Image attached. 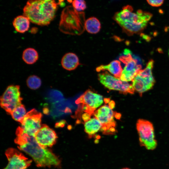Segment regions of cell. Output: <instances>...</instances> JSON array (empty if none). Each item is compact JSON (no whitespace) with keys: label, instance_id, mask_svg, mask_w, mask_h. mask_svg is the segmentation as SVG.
Listing matches in <instances>:
<instances>
[{"label":"cell","instance_id":"6da1fadb","mask_svg":"<svg viewBox=\"0 0 169 169\" xmlns=\"http://www.w3.org/2000/svg\"><path fill=\"white\" fill-rule=\"evenodd\" d=\"M15 143L18 148L31 156L38 167H60L61 161L47 148L40 146L34 136L23 133L18 128L16 131Z\"/></svg>","mask_w":169,"mask_h":169},{"label":"cell","instance_id":"7a4b0ae2","mask_svg":"<svg viewBox=\"0 0 169 169\" xmlns=\"http://www.w3.org/2000/svg\"><path fill=\"white\" fill-rule=\"evenodd\" d=\"M58 4L54 0H28L23 8V15L34 24L47 26L55 18Z\"/></svg>","mask_w":169,"mask_h":169},{"label":"cell","instance_id":"3957f363","mask_svg":"<svg viewBox=\"0 0 169 169\" xmlns=\"http://www.w3.org/2000/svg\"><path fill=\"white\" fill-rule=\"evenodd\" d=\"M152 16L150 13L140 9L134 13L132 7L127 5L115 13L114 19L125 30L135 33L144 29Z\"/></svg>","mask_w":169,"mask_h":169},{"label":"cell","instance_id":"277c9868","mask_svg":"<svg viewBox=\"0 0 169 169\" xmlns=\"http://www.w3.org/2000/svg\"><path fill=\"white\" fill-rule=\"evenodd\" d=\"M85 14L73 6H68L63 10L59 24L60 30L65 33L80 34L84 31Z\"/></svg>","mask_w":169,"mask_h":169},{"label":"cell","instance_id":"5b68a950","mask_svg":"<svg viewBox=\"0 0 169 169\" xmlns=\"http://www.w3.org/2000/svg\"><path fill=\"white\" fill-rule=\"evenodd\" d=\"M140 145L148 150L155 149L157 146L152 124L150 121L139 119L136 124Z\"/></svg>","mask_w":169,"mask_h":169},{"label":"cell","instance_id":"8992f818","mask_svg":"<svg viewBox=\"0 0 169 169\" xmlns=\"http://www.w3.org/2000/svg\"><path fill=\"white\" fill-rule=\"evenodd\" d=\"M153 64V60L149 61L146 68L141 70L132 81L134 89L141 95L151 89L154 84L155 80L152 74Z\"/></svg>","mask_w":169,"mask_h":169},{"label":"cell","instance_id":"52a82bcc","mask_svg":"<svg viewBox=\"0 0 169 169\" xmlns=\"http://www.w3.org/2000/svg\"><path fill=\"white\" fill-rule=\"evenodd\" d=\"M98 78L102 84L110 90H117L124 94L134 93L132 84L112 76L106 71L99 74Z\"/></svg>","mask_w":169,"mask_h":169},{"label":"cell","instance_id":"ba28073f","mask_svg":"<svg viewBox=\"0 0 169 169\" xmlns=\"http://www.w3.org/2000/svg\"><path fill=\"white\" fill-rule=\"evenodd\" d=\"M19 86L11 85L8 86L0 98V105L8 114L18 106L21 104L22 98L20 96Z\"/></svg>","mask_w":169,"mask_h":169},{"label":"cell","instance_id":"9c48e42d","mask_svg":"<svg viewBox=\"0 0 169 169\" xmlns=\"http://www.w3.org/2000/svg\"><path fill=\"white\" fill-rule=\"evenodd\" d=\"M129 50L126 49L124 52V55L119 58L120 60L125 64L120 78L123 81H133L141 70V65L138 64L137 59L133 58Z\"/></svg>","mask_w":169,"mask_h":169},{"label":"cell","instance_id":"30bf717a","mask_svg":"<svg viewBox=\"0 0 169 169\" xmlns=\"http://www.w3.org/2000/svg\"><path fill=\"white\" fill-rule=\"evenodd\" d=\"M42 114L35 109L28 112L18 128L23 133L34 136L41 128Z\"/></svg>","mask_w":169,"mask_h":169},{"label":"cell","instance_id":"8fae6325","mask_svg":"<svg viewBox=\"0 0 169 169\" xmlns=\"http://www.w3.org/2000/svg\"><path fill=\"white\" fill-rule=\"evenodd\" d=\"M8 161L7 165L4 169H27L32 161L29 160L17 149L10 148L5 152Z\"/></svg>","mask_w":169,"mask_h":169},{"label":"cell","instance_id":"7c38bea8","mask_svg":"<svg viewBox=\"0 0 169 169\" xmlns=\"http://www.w3.org/2000/svg\"><path fill=\"white\" fill-rule=\"evenodd\" d=\"M34 137L40 146L47 148L55 144L57 136L54 131L47 125L43 124L35 134Z\"/></svg>","mask_w":169,"mask_h":169},{"label":"cell","instance_id":"4fadbf2b","mask_svg":"<svg viewBox=\"0 0 169 169\" xmlns=\"http://www.w3.org/2000/svg\"><path fill=\"white\" fill-rule=\"evenodd\" d=\"M95 117L99 120L102 125L106 126L107 131L104 134L108 131L111 127H115L116 122L114 120L115 112L113 111L107 105H104L98 110L95 111L94 113Z\"/></svg>","mask_w":169,"mask_h":169},{"label":"cell","instance_id":"5bb4252c","mask_svg":"<svg viewBox=\"0 0 169 169\" xmlns=\"http://www.w3.org/2000/svg\"><path fill=\"white\" fill-rule=\"evenodd\" d=\"M75 103L86 104L96 109L103 103V96L89 89L75 101Z\"/></svg>","mask_w":169,"mask_h":169},{"label":"cell","instance_id":"9a60e30c","mask_svg":"<svg viewBox=\"0 0 169 169\" xmlns=\"http://www.w3.org/2000/svg\"><path fill=\"white\" fill-rule=\"evenodd\" d=\"M96 70L98 72L108 70L115 77L120 79L123 71L120 62L118 60L112 61L107 65H100L96 68Z\"/></svg>","mask_w":169,"mask_h":169},{"label":"cell","instance_id":"2e32d148","mask_svg":"<svg viewBox=\"0 0 169 169\" xmlns=\"http://www.w3.org/2000/svg\"><path fill=\"white\" fill-rule=\"evenodd\" d=\"M63 68L66 70L71 71L76 69L79 64L77 55L73 53H68L65 54L61 60Z\"/></svg>","mask_w":169,"mask_h":169},{"label":"cell","instance_id":"e0dca14e","mask_svg":"<svg viewBox=\"0 0 169 169\" xmlns=\"http://www.w3.org/2000/svg\"><path fill=\"white\" fill-rule=\"evenodd\" d=\"M30 22L28 18L25 16L20 15L17 16L14 19L13 24L17 32L23 33L28 30Z\"/></svg>","mask_w":169,"mask_h":169},{"label":"cell","instance_id":"ac0fdd59","mask_svg":"<svg viewBox=\"0 0 169 169\" xmlns=\"http://www.w3.org/2000/svg\"><path fill=\"white\" fill-rule=\"evenodd\" d=\"M84 126L85 132L88 134V137L91 138L100 130L102 124L96 118H94L85 122Z\"/></svg>","mask_w":169,"mask_h":169},{"label":"cell","instance_id":"d6986e66","mask_svg":"<svg viewBox=\"0 0 169 169\" xmlns=\"http://www.w3.org/2000/svg\"><path fill=\"white\" fill-rule=\"evenodd\" d=\"M39 55L35 49L28 48L24 49L22 54V59L27 64H32L36 63L38 59Z\"/></svg>","mask_w":169,"mask_h":169},{"label":"cell","instance_id":"ffe728a7","mask_svg":"<svg viewBox=\"0 0 169 169\" xmlns=\"http://www.w3.org/2000/svg\"><path fill=\"white\" fill-rule=\"evenodd\" d=\"M84 28L88 33L91 34H96L100 31L101 24L97 18L91 17L85 21Z\"/></svg>","mask_w":169,"mask_h":169},{"label":"cell","instance_id":"44dd1931","mask_svg":"<svg viewBox=\"0 0 169 169\" xmlns=\"http://www.w3.org/2000/svg\"><path fill=\"white\" fill-rule=\"evenodd\" d=\"M26 114V109L24 106L21 104L17 106L10 115L14 120L21 123Z\"/></svg>","mask_w":169,"mask_h":169},{"label":"cell","instance_id":"7402d4cb","mask_svg":"<svg viewBox=\"0 0 169 169\" xmlns=\"http://www.w3.org/2000/svg\"><path fill=\"white\" fill-rule=\"evenodd\" d=\"M26 82L28 87L33 90L38 88L41 84V79L35 75L29 76Z\"/></svg>","mask_w":169,"mask_h":169},{"label":"cell","instance_id":"603a6c76","mask_svg":"<svg viewBox=\"0 0 169 169\" xmlns=\"http://www.w3.org/2000/svg\"><path fill=\"white\" fill-rule=\"evenodd\" d=\"M72 4L73 7L78 11H83L86 8L85 2L84 0H74Z\"/></svg>","mask_w":169,"mask_h":169},{"label":"cell","instance_id":"cb8c5ba5","mask_svg":"<svg viewBox=\"0 0 169 169\" xmlns=\"http://www.w3.org/2000/svg\"><path fill=\"white\" fill-rule=\"evenodd\" d=\"M82 108L83 111L89 114L92 115L94 113L95 108L91 107L89 105L84 104H82Z\"/></svg>","mask_w":169,"mask_h":169},{"label":"cell","instance_id":"d4e9b609","mask_svg":"<svg viewBox=\"0 0 169 169\" xmlns=\"http://www.w3.org/2000/svg\"><path fill=\"white\" fill-rule=\"evenodd\" d=\"M164 0H146L148 3L154 7H158L161 6Z\"/></svg>","mask_w":169,"mask_h":169},{"label":"cell","instance_id":"484cf974","mask_svg":"<svg viewBox=\"0 0 169 169\" xmlns=\"http://www.w3.org/2000/svg\"><path fill=\"white\" fill-rule=\"evenodd\" d=\"M82 118L84 122L90 120V115L88 113H84L82 115Z\"/></svg>","mask_w":169,"mask_h":169},{"label":"cell","instance_id":"4316f807","mask_svg":"<svg viewBox=\"0 0 169 169\" xmlns=\"http://www.w3.org/2000/svg\"><path fill=\"white\" fill-rule=\"evenodd\" d=\"M115 106V103L113 100H111L109 102V108L111 109H114Z\"/></svg>","mask_w":169,"mask_h":169},{"label":"cell","instance_id":"83f0119b","mask_svg":"<svg viewBox=\"0 0 169 169\" xmlns=\"http://www.w3.org/2000/svg\"><path fill=\"white\" fill-rule=\"evenodd\" d=\"M121 116V114L119 113H117L116 112H115L114 116L117 119L119 120L120 119Z\"/></svg>","mask_w":169,"mask_h":169},{"label":"cell","instance_id":"f1b7e54d","mask_svg":"<svg viewBox=\"0 0 169 169\" xmlns=\"http://www.w3.org/2000/svg\"><path fill=\"white\" fill-rule=\"evenodd\" d=\"M104 100L105 104H107L110 102V99L109 98H105L104 99Z\"/></svg>","mask_w":169,"mask_h":169},{"label":"cell","instance_id":"f546056e","mask_svg":"<svg viewBox=\"0 0 169 169\" xmlns=\"http://www.w3.org/2000/svg\"><path fill=\"white\" fill-rule=\"evenodd\" d=\"M99 141L97 139H96L95 140V143H98V142H99Z\"/></svg>","mask_w":169,"mask_h":169},{"label":"cell","instance_id":"4dcf8cb0","mask_svg":"<svg viewBox=\"0 0 169 169\" xmlns=\"http://www.w3.org/2000/svg\"><path fill=\"white\" fill-rule=\"evenodd\" d=\"M121 169H131L129 168H128V167H125V168H123Z\"/></svg>","mask_w":169,"mask_h":169},{"label":"cell","instance_id":"1f68e13d","mask_svg":"<svg viewBox=\"0 0 169 169\" xmlns=\"http://www.w3.org/2000/svg\"><path fill=\"white\" fill-rule=\"evenodd\" d=\"M69 128H68V129H71V128H72V127H71V126H70V125H69V126L68 128H69Z\"/></svg>","mask_w":169,"mask_h":169},{"label":"cell","instance_id":"d6a6232c","mask_svg":"<svg viewBox=\"0 0 169 169\" xmlns=\"http://www.w3.org/2000/svg\"><path fill=\"white\" fill-rule=\"evenodd\" d=\"M47 0V1H51V0Z\"/></svg>","mask_w":169,"mask_h":169},{"label":"cell","instance_id":"836d02e7","mask_svg":"<svg viewBox=\"0 0 169 169\" xmlns=\"http://www.w3.org/2000/svg\"></svg>","mask_w":169,"mask_h":169}]
</instances>
